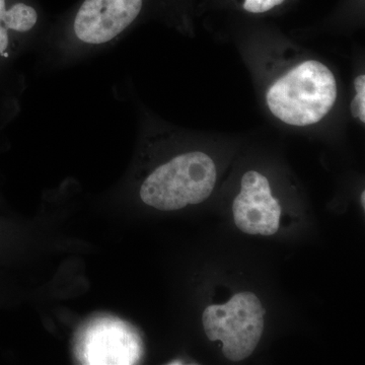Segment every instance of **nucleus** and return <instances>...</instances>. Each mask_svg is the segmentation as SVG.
<instances>
[{
  "instance_id": "f257e3e1",
  "label": "nucleus",
  "mask_w": 365,
  "mask_h": 365,
  "mask_svg": "<svg viewBox=\"0 0 365 365\" xmlns=\"http://www.w3.org/2000/svg\"><path fill=\"white\" fill-rule=\"evenodd\" d=\"M228 33L274 124L314 132L348 119L346 86L332 62L265 21H232Z\"/></svg>"
},
{
  "instance_id": "f03ea898",
  "label": "nucleus",
  "mask_w": 365,
  "mask_h": 365,
  "mask_svg": "<svg viewBox=\"0 0 365 365\" xmlns=\"http://www.w3.org/2000/svg\"><path fill=\"white\" fill-rule=\"evenodd\" d=\"M151 0H83L50 45L57 62L69 63L106 49L133 28Z\"/></svg>"
},
{
  "instance_id": "7ed1b4c3",
  "label": "nucleus",
  "mask_w": 365,
  "mask_h": 365,
  "mask_svg": "<svg viewBox=\"0 0 365 365\" xmlns=\"http://www.w3.org/2000/svg\"><path fill=\"white\" fill-rule=\"evenodd\" d=\"M218 178L215 158L200 148L182 150L158 163L141 182V200L158 210H178L202 203Z\"/></svg>"
},
{
  "instance_id": "20e7f679",
  "label": "nucleus",
  "mask_w": 365,
  "mask_h": 365,
  "mask_svg": "<svg viewBox=\"0 0 365 365\" xmlns=\"http://www.w3.org/2000/svg\"><path fill=\"white\" fill-rule=\"evenodd\" d=\"M265 309L252 292H242L225 304H212L203 314L210 341H222L223 355L232 361L248 359L256 349L264 329Z\"/></svg>"
},
{
  "instance_id": "39448f33",
  "label": "nucleus",
  "mask_w": 365,
  "mask_h": 365,
  "mask_svg": "<svg viewBox=\"0 0 365 365\" xmlns=\"http://www.w3.org/2000/svg\"><path fill=\"white\" fill-rule=\"evenodd\" d=\"M235 222L245 234L272 235L279 230L281 207L272 196L270 179L256 169L240 180V193L232 203Z\"/></svg>"
},
{
  "instance_id": "423d86ee",
  "label": "nucleus",
  "mask_w": 365,
  "mask_h": 365,
  "mask_svg": "<svg viewBox=\"0 0 365 365\" xmlns=\"http://www.w3.org/2000/svg\"><path fill=\"white\" fill-rule=\"evenodd\" d=\"M86 364H132L140 355V342L121 322L102 319L91 326L81 345Z\"/></svg>"
},
{
  "instance_id": "0eeeda50",
  "label": "nucleus",
  "mask_w": 365,
  "mask_h": 365,
  "mask_svg": "<svg viewBox=\"0 0 365 365\" xmlns=\"http://www.w3.org/2000/svg\"><path fill=\"white\" fill-rule=\"evenodd\" d=\"M297 0H200L195 16L209 13L227 14L232 21H265L287 11Z\"/></svg>"
},
{
  "instance_id": "6e6552de",
  "label": "nucleus",
  "mask_w": 365,
  "mask_h": 365,
  "mask_svg": "<svg viewBox=\"0 0 365 365\" xmlns=\"http://www.w3.org/2000/svg\"><path fill=\"white\" fill-rule=\"evenodd\" d=\"M364 0H340L316 29L319 32L349 35L364 28Z\"/></svg>"
},
{
  "instance_id": "1a4fd4ad",
  "label": "nucleus",
  "mask_w": 365,
  "mask_h": 365,
  "mask_svg": "<svg viewBox=\"0 0 365 365\" xmlns=\"http://www.w3.org/2000/svg\"><path fill=\"white\" fill-rule=\"evenodd\" d=\"M352 66L349 86H346V112L348 119L365 125V64L364 52H357Z\"/></svg>"
},
{
  "instance_id": "9d476101",
  "label": "nucleus",
  "mask_w": 365,
  "mask_h": 365,
  "mask_svg": "<svg viewBox=\"0 0 365 365\" xmlns=\"http://www.w3.org/2000/svg\"><path fill=\"white\" fill-rule=\"evenodd\" d=\"M196 4L197 0H162V18L182 35L194 37Z\"/></svg>"
},
{
  "instance_id": "9b49d317",
  "label": "nucleus",
  "mask_w": 365,
  "mask_h": 365,
  "mask_svg": "<svg viewBox=\"0 0 365 365\" xmlns=\"http://www.w3.org/2000/svg\"><path fill=\"white\" fill-rule=\"evenodd\" d=\"M9 2H7V0H0V25H4L6 26V16L7 13V9H9Z\"/></svg>"
},
{
  "instance_id": "f8f14e48",
  "label": "nucleus",
  "mask_w": 365,
  "mask_h": 365,
  "mask_svg": "<svg viewBox=\"0 0 365 365\" xmlns=\"http://www.w3.org/2000/svg\"><path fill=\"white\" fill-rule=\"evenodd\" d=\"M360 200H361L362 206L365 207V192H362L361 197H360Z\"/></svg>"
}]
</instances>
